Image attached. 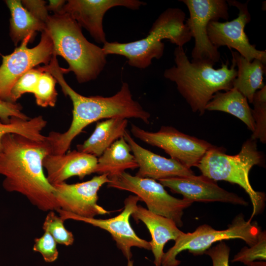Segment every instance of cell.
I'll use <instances>...</instances> for the list:
<instances>
[{
    "label": "cell",
    "mask_w": 266,
    "mask_h": 266,
    "mask_svg": "<svg viewBox=\"0 0 266 266\" xmlns=\"http://www.w3.org/2000/svg\"><path fill=\"white\" fill-rule=\"evenodd\" d=\"M187 7L189 17L185 24L189 28L195 45L192 51L193 61L206 60L215 63L220 60L218 49L210 42L207 26L211 21L229 18V5L225 0H182Z\"/></svg>",
    "instance_id": "8fae6325"
},
{
    "label": "cell",
    "mask_w": 266,
    "mask_h": 266,
    "mask_svg": "<svg viewBox=\"0 0 266 266\" xmlns=\"http://www.w3.org/2000/svg\"><path fill=\"white\" fill-rule=\"evenodd\" d=\"M10 12L9 36L15 46L26 37L35 38L37 32L46 29V24L34 17L20 0H4Z\"/></svg>",
    "instance_id": "7402d4cb"
},
{
    "label": "cell",
    "mask_w": 266,
    "mask_h": 266,
    "mask_svg": "<svg viewBox=\"0 0 266 266\" xmlns=\"http://www.w3.org/2000/svg\"><path fill=\"white\" fill-rule=\"evenodd\" d=\"M225 149L215 146L208 151L196 167L202 174L215 181H225L238 185L245 190L251 200L253 210L249 220L261 213L265 205L266 195L256 191L249 178L254 166H263L264 154L257 148L256 140L251 138L242 145L240 151L235 155H227Z\"/></svg>",
    "instance_id": "8992f818"
},
{
    "label": "cell",
    "mask_w": 266,
    "mask_h": 266,
    "mask_svg": "<svg viewBox=\"0 0 266 266\" xmlns=\"http://www.w3.org/2000/svg\"><path fill=\"white\" fill-rule=\"evenodd\" d=\"M139 201L140 200L137 196L130 195L124 200L123 211L114 217L105 219L82 217L60 209L57 212L64 221L70 219L81 221L108 232L115 241L117 248L128 261L133 256L131 252L133 247L148 250L151 249L150 241L139 237L130 222V217Z\"/></svg>",
    "instance_id": "4fadbf2b"
},
{
    "label": "cell",
    "mask_w": 266,
    "mask_h": 266,
    "mask_svg": "<svg viewBox=\"0 0 266 266\" xmlns=\"http://www.w3.org/2000/svg\"><path fill=\"white\" fill-rule=\"evenodd\" d=\"M31 36L26 37L11 54L2 56L0 66V100L10 101L11 91L18 79L28 71L40 64L48 65L53 55L52 39L45 30L41 32L39 43L28 48L33 41Z\"/></svg>",
    "instance_id": "9c48e42d"
},
{
    "label": "cell",
    "mask_w": 266,
    "mask_h": 266,
    "mask_svg": "<svg viewBox=\"0 0 266 266\" xmlns=\"http://www.w3.org/2000/svg\"><path fill=\"white\" fill-rule=\"evenodd\" d=\"M251 109L246 98L234 88L224 93L217 92L205 107L207 110L220 111L233 115L253 133L255 125Z\"/></svg>",
    "instance_id": "cb8c5ba5"
},
{
    "label": "cell",
    "mask_w": 266,
    "mask_h": 266,
    "mask_svg": "<svg viewBox=\"0 0 266 266\" xmlns=\"http://www.w3.org/2000/svg\"><path fill=\"white\" fill-rule=\"evenodd\" d=\"M108 182V174H102L85 182L73 184L64 182L53 185L60 209L85 218L109 214L98 203V192Z\"/></svg>",
    "instance_id": "5bb4252c"
},
{
    "label": "cell",
    "mask_w": 266,
    "mask_h": 266,
    "mask_svg": "<svg viewBox=\"0 0 266 266\" xmlns=\"http://www.w3.org/2000/svg\"><path fill=\"white\" fill-rule=\"evenodd\" d=\"M61 12L69 15L81 28H85L94 40L104 44L106 40L103 28L105 13L116 6L137 10L146 3L138 0H69Z\"/></svg>",
    "instance_id": "9a60e30c"
},
{
    "label": "cell",
    "mask_w": 266,
    "mask_h": 266,
    "mask_svg": "<svg viewBox=\"0 0 266 266\" xmlns=\"http://www.w3.org/2000/svg\"><path fill=\"white\" fill-rule=\"evenodd\" d=\"M174 56L175 65L165 69L164 76L175 83L193 112L203 115L215 94L233 88L237 75L233 60L230 67L227 61L215 69V63L209 60L190 61L183 47L177 46Z\"/></svg>",
    "instance_id": "3957f363"
},
{
    "label": "cell",
    "mask_w": 266,
    "mask_h": 266,
    "mask_svg": "<svg viewBox=\"0 0 266 266\" xmlns=\"http://www.w3.org/2000/svg\"><path fill=\"white\" fill-rule=\"evenodd\" d=\"M186 15L177 8H169L162 13L153 23L147 35L140 40L128 42H107L102 47L104 53L125 57L130 66L139 69L148 67L153 59L164 54V39L177 46L183 47L192 37L184 22Z\"/></svg>",
    "instance_id": "5b68a950"
},
{
    "label": "cell",
    "mask_w": 266,
    "mask_h": 266,
    "mask_svg": "<svg viewBox=\"0 0 266 266\" xmlns=\"http://www.w3.org/2000/svg\"><path fill=\"white\" fill-rule=\"evenodd\" d=\"M56 79L66 96L71 100L72 119L68 129L64 133L51 132L46 136L50 153L63 154L70 148L73 139L91 124L103 119L135 118L148 124L150 113L133 99L129 84L123 82L120 90L111 97L84 96L74 91L66 82L63 68L54 55L48 65L40 66Z\"/></svg>",
    "instance_id": "7a4b0ae2"
},
{
    "label": "cell",
    "mask_w": 266,
    "mask_h": 266,
    "mask_svg": "<svg viewBox=\"0 0 266 266\" xmlns=\"http://www.w3.org/2000/svg\"><path fill=\"white\" fill-rule=\"evenodd\" d=\"M131 131L135 138L164 150L170 158L190 169L196 166L205 153L216 146L171 126H163L158 131L151 132L132 124Z\"/></svg>",
    "instance_id": "30bf717a"
},
{
    "label": "cell",
    "mask_w": 266,
    "mask_h": 266,
    "mask_svg": "<svg viewBox=\"0 0 266 266\" xmlns=\"http://www.w3.org/2000/svg\"><path fill=\"white\" fill-rule=\"evenodd\" d=\"M57 243L49 232L44 231L42 235L35 238L33 249L39 253L46 262L52 263L58 257Z\"/></svg>",
    "instance_id": "4dcf8cb0"
},
{
    "label": "cell",
    "mask_w": 266,
    "mask_h": 266,
    "mask_svg": "<svg viewBox=\"0 0 266 266\" xmlns=\"http://www.w3.org/2000/svg\"><path fill=\"white\" fill-rule=\"evenodd\" d=\"M245 246L241 249L231 262H241L245 265L256 260L266 261V233L261 231L259 235L258 241L255 244Z\"/></svg>",
    "instance_id": "f546056e"
},
{
    "label": "cell",
    "mask_w": 266,
    "mask_h": 266,
    "mask_svg": "<svg viewBox=\"0 0 266 266\" xmlns=\"http://www.w3.org/2000/svg\"><path fill=\"white\" fill-rule=\"evenodd\" d=\"M164 187L193 202H221L247 206L242 197L220 187L216 181L203 175L174 177L159 180Z\"/></svg>",
    "instance_id": "2e32d148"
},
{
    "label": "cell",
    "mask_w": 266,
    "mask_h": 266,
    "mask_svg": "<svg viewBox=\"0 0 266 266\" xmlns=\"http://www.w3.org/2000/svg\"><path fill=\"white\" fill-rule=\"evenodd\" d=\"M108 178V187L133 193L145 203L148 210L172 220L178 227L183 225L184 210L194 202L171 196L162 184L153 179L133 176L125 171Z\"/></svg>",
    "instance_id": "ba28073f"
},
{
    "label": "cell",
    "mask_w": 266,
    "mask_h": 266,
    "mask_svg": "<svg viewBox=\"0 0 266 266\" xmlns=\"http://www.w3.org/2000/svg\"><path fill=\"white\" fill-rule=\"evenodd\" d=\"M124 137L129 145L138 165L136 176L160 180L195 175L190 168L171 158H166L147 150L137 143L127 131Z\"/></svg>",
    "instance_id": "ac0fdd59"
},
{
    "label": "cell",
    "mask_w": 266,
    "mask_h": 266,
    "mask_svg": "<svg viewBox=\"0 0 266 266\" xmlns=\"http://www.w3.org/2000/svg\"><path fill=\"white\" fill-rule=\"evenodd\" d=\"M66 2L64 0H50L47 4V10L54 12V14L60 13Z\"/></svg>",
    "instance_id": "e575fe53"
},
{
    "label": "cell",
    "mask_w": 266,
    "mask_h": 266,
    "mask_svg": "<svg viewBox=\"0 0 266 266\" xmlns=\"http://www.w3.org/2000/svg\"><path fill=\"white\" fill-rule=\"evenodd\" d=\"M42 71L38 66L36 68L31 69L21 76L11 89L10 102H16L17 100L26 93L33 94Z\"/></svg>",
    "instance_id": "f1b7e54d"
},
{
    "label": "cell",
    "mask_w": 266,
    "mask_h": 266,
    "mask_svg": "<svg viewBox=\"0 0 266 266\" xmlns=\"http://www.w3.org/2000/svg\"><path fill=\"white\" fill-rule=\"evenodd\" d=\"M53 44L54 55L62 56L68 67L65 73L72 71L79 83L96 79L106 64V55L102 48L89 42L81 28L68 14L49 15L46 29Z\"/></svg>",
    "instance_id": "277c9868"
},
{
    "label": "cell",
    "mask_w": 266,
    "mask_h": 266,
    "mask_svg": "<svg viewBox=\"0 0 266 266\" xmlns=\"http://www.w3.org/2000/svg\"><path fill=\"white\" fill-rule=\"evenodd\" d=\"M20 103L0 100V121L3 123H8L12 117L24 120L30 119L22 111Z\"/></svg>",
    "instance_id": "d6a6232c"
},
{
    "label": "cell",
    "mask_w": 266,
    "mask_h": 266,
    "mask_svg": "<svg viewBox=\"0 0 266 266\" xmlns=\"http://www.w3.org/2000/svg\"><path fill=\"white\" fill-rule=\"evenodd\" d=\"M50 153L46 139L35 141L16 133H7L0 143V174L4 177L2 187L18 193L38 209H60L55 189L44 172L43 161Z\"/></svg>",
    "instance_id": "6da1fadb"
},
{
    "label": "cell",
    "mask_w": 266,
    "mask_h": 266,
    "mask_svg": "<svg viewBox=\"0 0 266 266\" xmlns=\"http://www.w3.org/2000/svg\"><path fill=\"white\" fill-rule=\"evenodd\" d=\"M131 216L135 221L142 222L148 230L151 237L150 242L154 264L155 266H161L165 245L169 240L175 241L183 232L172 220L152 212L141 205H137Z\"/></svg>",
    "instance_id": "d6986e66"
},
{
    "label": "cell",
    "mask_w": 266,
    "mask_h": 266,
    "mask_svg": "<svg viewBox=\"0 0 266 266\" xmlns=\"http://www.w3.org/2000/svg\"><path fill=\"white\" fill-rule=\"evenodd\" d=\"M56 83L57 80L50 72L42 71L33 93L37 105L43 107L55 105L58 96Z\"/></svg>",
    "instance_id": "4316f807"
},
{
    "label": "cell",
    "mask_w": 266,
    "mask_h": 266,
    "mask_svg": "<svg viewBox=\"0 0 266 266\" xmlns=\"http://www.w3.org/2000/svg\"><path fill=\"white\" fill-rule=\"evenodd\" d=\"M232 60L237 66V75L233 88L237 89L250 103L258 89L265 85L263 76L266 72V65L258 59L249 61L236 51H231Z\"/></svg>",
    "instance_id": "44dd1931"
},
{
    "label": "cell",
    "mask_w": 266,
    "mask_h": 266,
    "mask_svg": "<svg viewBox=\"0 0 266 266\" xmlns=\"http://www.w3.org/2000/svg\"><path fill=\"white\" fill-rule=\"evenodd\" d=\"M256 222L246 221L243 214L236 216L227 229L216 230L207 224L199 226L192 233H183L174 241V245L164 253L161 266H178L177 255L184 250L194 256L204 254L212 244L224 240L240 239L249 246L257 243L261 232Z\"/></svg>",
    "instance_id": "52a82bcc"
},
{
    "label": "cell",
    "mask_w": 266,
    "mask_h": 266,
    "mask_svg": "<svg viewBox=\"0 0 266 266\" xmlns=\"http://www.w3.org/2000/svg\"><path fill=\"white\" fill-rule=\"evenodd\" d=\"M64 221L54 211H50L46 215L42 228L50 233L57 243L69 246L73 243L74 238L72 232L65 227Z\"/></svg>",
    "instance_id": "83f0119b"
},
{
    "label": "cell",
    "mask_w": 266,
    "mask_h": 266,
    "mask_svg": "<svg viewBox=\"0 0 266 266\" xmlns=\"http://www.w3.org/2000/svg\"><path fill=\"white\" fill-rule=\"evenodd\" d=\"M127 266H133V261L130 260L128 261Z\"/></svg>",
    "instance_id": "8d00e7d4"
},
{
    "label": "cell",
    "mask_w": 266,
    "mask_h": 266,
    "mask_svg": "<svg viewBox=\"0 0 266 266\" xmlns=\"http://www.w3.org/2000/svg\"><path fill=\"white\" fill-rule=\"evenodd\" d=\"M254 108L251 109L255 122V130L251 139H259L263 143L266 142V86L255 93L252 103Z\"/></svg>",
    "instance_id": "484cf974"
},
{
    "label": "cell",
    "mask_w": 266,
    "mask_h": 266,
    "mask_svg": "<svg viewBox=\"0 0 266 266\" xmlns=\"http://www.w3.org/2000/svg\"><path fill=\"white\" fill-rule=\"evenodd\" d=\"M128 123L127 119L121 118L98 122L89 137L76 146L77 150L99 158L115 141L124 137Z\"/></svg>",
    "instance_id": "ffe728a7"
},
{
    "label": "cell",
    "mask_w": 266,
    "mask_h": 266,
    "mask_svg": "<svg viewBox=\"0 0 266 266\" xmlns=\"http://www.w3.org/2000/svg\"><path fill=\"white\" fill-rule=\"evenodd\" d=\"M131 148L122 137L115 141L98 158L95 173L114 175L128 169L138 168Z\"/></svg>",
    "instance_id": "603a6c76"
},
{
    "label": "cell",
    "mask_w": 266,
    "mask_h": 266,
    "mask_svg": "<svg viewBox=\"0 0 266 266\" xmlns=\"http://www.w3.org/2000/svg\"><path fill=\"white\" fill-rule=\"evenodd\" d=\"M247 266H266V262L264 261H254L249 263Z\"/></svg>",
    "instance_id": "d590c367"
},
{
    "label": "cell",
    "mask_w": 266,
    "mask_h": 266,
    "mask_svg": "<svg viewBox=\"0 0 266 266\" xmlns=\"http://www.w3.org/2000/svg\"><path fill=\"white\" fill-rule=\"evenodd\" d=\"M230 247L223 241L211 247L204 253L208 255L212 261V266H230Z\"/></svg>",
    "instance_id": "1f68e13d"
},
{
    "label": "cell",
    "mask_w": 266,
    "mask_h": 266,
    "mask_svg": "<svg viewBox=\"0 0 266 266\" xmlns=\"http://www.w3.org/2000/svg\"><path fill=\"white\" fill-rule=\"evenodd\" d=\"M23 5L34 17L39 21L46 23L49 14L47 8V2L42 0H23Z\"/></svg>",
    "instance_id": "836d02e7"
},
{
    "label": "cell",
    "mask_w": 266,
    "mask_h": 266,
    "mask_svg": "<svg viewBox=\"0 0 266 266\" xmlns=\"http://www.w3.org/2000/svg\"><path fill=\"white\" fill-rule=\"evenodd\" d=\"M228 5L236 7L238 16L233 20L225 22L211 21L207 26V35L211 43L218 49L226 46L233 48L249 61L258 59L266 64V51L259 50L251 44L244 31L246 24L251 19L247 1L241 3L236 0H227Z\"/></svg>",
    "instance_id": "7c38bea8"
},
{
    "label": "cell",
    "mask_w": 266,
    "mask_h": 266,
    "mask_svg": "<svg viewBox=\"0 0 266 266\" xmlns=\"http://www.w3.org/2000/svg\"><path fill=\"white\" fill-rule=\"evenodd\" d=\"M97 164V157L77 150L63 154H49L43 161L47 179L52 185L64 182L73 176L82 179L95 173Z\"/></svg>",
    "instance_id": "e0dca14e"
},
{
    "label": "cell",
    "mask_w": 266,
    "mask_h": 266,
    "mask_svg": "<svg viewBox=\"0 0 266 266\" xmlns=\"http://www.w3.org/2000/svg\"><path fill=\"white\" fill-rule=\"evenodd\" d=\"M46 125L47 121L41 115L28 120L12 117L8 123L0 121V143L3 136L7 133L19 134L35 141H44L46 136L42 131Z\"/></svg>",
    "instance_id": "d4e9b609"
}]
</instances>
